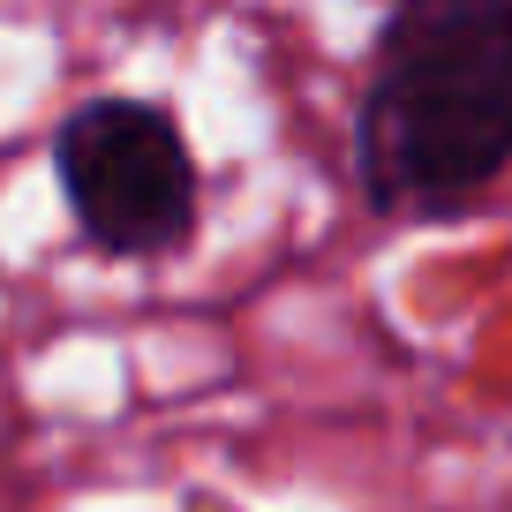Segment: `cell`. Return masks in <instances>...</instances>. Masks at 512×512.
<instances>
[{"label":"cell","instance_id":"1","mask_svg":"<svg viewBox=\"0 0 512 512\" xmlns=\"http://www.w3.org/2000/svg\"><path fill=\"white\" fill-rule=\"evenodd\" d=\"M512 166V0H400L362 98L384 204H460Z\"/></svg>","mask_w":512,"mask_h":512},{"label":"cell","instance_id":"2","mask_svg":"<svg viewBox=\"0 0 512 512\" xmlns=\"http://www.w3.org/2000/svg\"><path fill=\"white\" fill-rule=\"evenodd\" d=\"M61 189L76 204L83 234L121 256H159L196 219V166L181 151L174 121L136 98H91L68 113L61 144Z\"/></svg>","mask_w":512,"mask_h":512}]
</instances>
